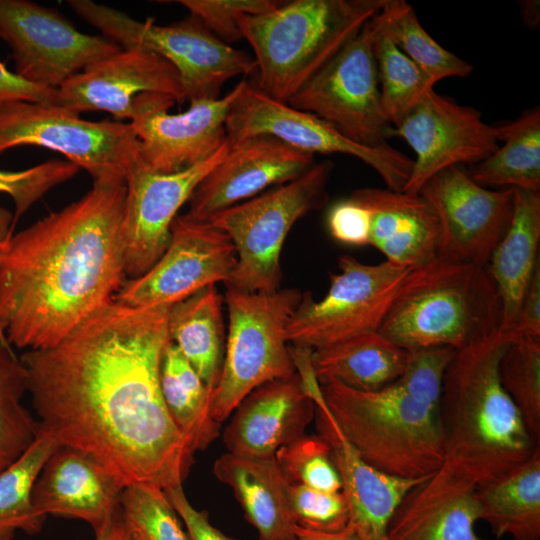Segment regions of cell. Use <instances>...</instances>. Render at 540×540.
Instances as JSON below:
<instances>
[{
  "label": "cell",
  "mask_w": 540,
  "mask_h": 540,
  "mask_svg": "<svg viewBox=\"0 0 540 540\" xmlns=\"http://www.w3.org/2000/svg\"><path fill=\"white\" fill-rule=\"evenodd\" d=\"M170 307L113 299L55 346L20 358L40 429L96 459L124 487L182 485L194 461L160 387Z\"/></svg>",
  "instance_id": "6da1fadb"
},
{
  "label": "cell",
  "mask_w": 540,
  "mask_h": 540,
  "mask_svg": "<svg viewBox=\"0 0 540 540\" xmlns=\"http://www.w3.org/2000/svg\"><path fill=\"white\" fill-rule=\"evenodd\" d=\"M125 180H94L77 201L13 234L0 260V329L20 349L55 346L111 302L125 276Z\"/></svg>",
  "instance_id": "7a4b0ae2"
},
{
  "label": "cell",
  "mask_w": 540,
  "mask_h": 540,
  "mask_svg": "<svg viewBox=\"0 0 540 540\" xmlns=\"http://www.w3.org/2000/svg\"><path fill=\"white\" fill-rule=\"evenodd\" d=\"M512 340L499 331L456 351L439 407L444 458L431 484L477 489L524 462L540 445L499 380V361Z\"/></svg>",
  "instance_id": "3957f363"
},
{
  "label": "cell",
  "mask_w": 540,
  "mask_h": 540,
  "mask_svg": "<svg viewBox=\"0 0 540 540\" xmlns=\"http://www.w3.org/2000/svg\"><path fill=\"white\" fill-rule=\"evenodd\" d=\"M501 326L502 304L487 266L435 258L408 272L378 333L407 351H458Z\"/></svg>",
  "instance_id": "277c9868"
},
{
  "label": "cell",
  "mask_w": 540,
  "mask_h": 540,
  "mask_svg": "<svg viewBox=\"0 0 540 540\" xmlns=\"http://www.w3.org/2000/svg\"><path fill=\"white\" fill-rule=\"evenodd\" d=\"M386 0H293L239 28L254 51L256 86L287 102L324 68L382 9Z\"/></svg>",
  "instance_id": "5b68a950"
},
{
  "label": "cell",
  "mask_w": 540,
  "mask_h": 540,
  "mask_svg": "<svg viewBox=\"0 0 540 540\" xmlns=\"http://www.w3.org/2000/svg\"><path fill=\"white\" fill-rule=\"evenodd\" d=\"M320 384V383H319ZM323 399L360 456L386 474L429 478L443 463L439 412L404 392L395 383L361 391L335 381L320 384Z\"/></svg>",
  "instance_id": "8992f818"
},
{
  "label": "cell",
  "mask_w": 540,
  "mask_h": 540,
  "mask_svg": "<svg viewBox=\"0 0 540 540\" xmlns=\"http://www.w3.org/2000/svg\"><path fill=\"white\" fill-rule=\"evenodd\" d=\"M333 167L330 160L315 163L298 178L228 207L206 221L225 233L236 251V264L226 288L248 293L280 289L284 241L298 219L327 202Z\"/></svg>",
  "instance_id": "52a82bcc"
},
{
  "label": "cell",
  "mask_w": 540,
  "mask_h": 540,
  "mask_svg": "<svg viewBox=\"0 0 540 540\" xmlns=\"http://www.w3.org/2000/svg\"><path fill=\"white\" fill-rule=\"evenodd\" d=\"M68 4L123 49L140 48L170 62L179 73L185 100L218 99L228 80L257 70L251 54L220 40L194 15L163 26L89 0Z\"/></svg>",
  "instance_id": "ba28073f"
},
{
  "label": "cell",
  "mask_w": 540,
  "mask_h": 540,
  "mask_svg": "<svg viewBox=\"0 0 540 540\" xmlns=\"http://www.w3.org/2000/svg\"><path fill=\"white\" fill-rule=\"evenodd\" d=\"M301 297L297 289L248 293L227 288L228 333L220 378L210 398L217 423L228 419L255 388L296 372L286 325Z\"/></svg>",
  "instance_id": "9c48e42d"
},
{
  "label": "cell",
  "mask_w": 540,
  "mask_h": 540,
  "mask_svg": "<svg viewBox=\"0 0 540 540\" xmlns=\"http://www.w3.org/2000/svg\"><path fill=\"white\" fill-rule=\"evenodd\" d=\"M340 273L330 275L326 295L315 300L311 292L301 300L286 325L292 347L321 349L378 332L404 278L412 269L388 261L364 264L350 255L338 260Z\"/></svg>",
  "instance_id": "30bf717a"
},
{
  "label": "cell",
  "mask_w": 540,
  "mask_h": 540,
  "mask_svg": "<svg viewBox=\"0 0 540 540\" xmlns=\"http://www.w3.org/2000/svg\"><path fill=\"white\" fill-rule=\"evenodd\" d=\"M23 145L63 154L93 181L125 180L139 159V140L130 123L88 121L40 103L0 104V153Z\"/></svg>",
  "instance_id": "8fae6325"
},
{
  "label": "cell",
  "mask_w": 540,
  "mask_h": 540,
  "mask_svg": "<svg viewBox=\"0 0 540 540\" xmlns=\"http://www.w3.org/2000/svg\"><path fill=\"white\" fill-rule=\"evenodd\" d=\"M229 144L242 139L269 135L312 155L345 154L374 169L392 191H403L413 160L389 144L367 147L357 144L325 120L271 98L255 84L243 80L242 88L226 119Z\"/></svg>",
  "instance_id": "7c38bea8"
},
{
  "label": "cell",
  "mask_w": 540,
  "mask_h": 540,
  "mask_svg": "<svg viewBox=\"0 0 540 540\" xmlns=\"http://www.w3.org/2000/svg\"><path fill=\"white\" fill-rule=\"evenodd\" d=\"M286 103L332 124L357 144L388 145L392 126L381 105L369 22Z\"/></svg>",
  "instance_id": "4fadbf2b"
},
{
  "label": "cell",
  "mask_w": 540,
  "mask_h": 540,
  "mask_svg": "<svg viewBox=\"0 0 540 540\" xmlns=\"http://www.w3.org/2000/svg\"><path fill=\"white\" fill-rule=\"evenodd\" d=\"M0 37L12 51L15 73L47 88H58L122 49L78 31L56 10L27 0H0Z\"/></svg>",
  "instance_id": "5bb4252c"
},
{
  "label": "cell",
  "mask_w": 540,
  "mask_h": 540,
  "mask_svg": "<svg viewBox=\"0 0 540 540\" xmlns=\"http://www.w3.org/2000/svg\"><path fill=\"white\" fill-rule=\"evenodd\" d=\"M418 194L438 219L437 258L487 266L510 226L514 189H488L452 166L428 179Z\"/></svg>",
  "instance_id": "9a60e30c"
},
{
  "label": "cell",
  "mask_w": 540,
  "mask_h": 540,
  "mask_svg": "<svg viewBox=\"0 0 540 540\" xmlns=\"http://www.w3.org/2000/svg\"><path fill=\"white\" fill-rule=\"evenodd\" d=\"M235 264L236 251L225 233L209 222L177 215L163 254L144 274L124 281L114 300L131 307L172 306L225 283Z\"/></svg>",
  "instance_id": "2e32d148"
},
{
  "label": "cell",
  "mask_w": 540,
  "mask_h": 540,
  "mask_svg": "<svg viewBox=\"0 0 540 540\" xmlns=\"http://www.w3.org/2000/svg\"><path fill=\"white\" fill-rule=\"evenodd\" d=\"M403 138L416 155L403 189L418 194L428 179L452 166L476 165L500 146L495 125L487 124L477 109L458 104L427 89L390 138Z\"/></svg>",
  "instance_id": "e0dca14e"
},
{
  "label": "cell",
  "mask_w": 540,
  "mask_h": 540,
  "mask_svg": "<svg viewBox=\"0 0 540 540\" xmlns=\"http://www.w3.org/2000/svg\"><path fill=\"white\" fill-rule=\"evenodd\" d=\"M228 141L209 159L174 173H160L140 159L125 177L126 196L121 224L125 276L148 271L168 246L177 212L188 202L201 180L223 159Z\"/></svg>",
  "instance_id": "ac0fdd59"
},
{
  "label": "cell",
  "mask_w": 540,
  "mask_h": 540,
  "mask_svg": "<svg viewBox=\"0 0 540 540\" xmlns=\"http://www.w3.org/2000/svg\"><path fill=\"white\" fill-rule=\"evenodd\" d=\"M151 94L185 101L176 68L140 48L121 49L71 76L55 89L51 106L80 115L106 111L132 121Z\"/></svg>",
  "instance_id": "d6986e66"
},
{
  "label": "cell",
  "mask_w": 540,
  "mask_h": 540,
  "mask_svg": "<svg viewBox=\"0 0 540 540\" xmlns=\"http://www.w3.org/2000/svg\"><path fill=\"white\" fill-rule=\"evenodd\" d=\"M243 85L239 82L224 97L190 101L178 114L168 109L172 97L153 94L130 121L139 140V159L149 169L174 173L202 163L226 142V119Z\"/></svg>",
  "instance_id": "ffe728a7"
},
{
  "label": "cell",
  "mask_w": 540,
  "mask_h": 540,
  "mask_svg": "<svg viewBox=\"0 0 540 540\" xmlns=\"http://www.w3.org/2000/svg\"><path fill=\"white\" fill-rule=\"evenodd\" d=\"M315 405L318 435L328 444L342 482L350 520L360 540H387L388 524L407 494L429 478L405 479L386 474L367 463L348 441L321 394L308 358L296 362Z\"/></svg>",
  "instance_id": "44dd1931"
},
{
  "label": "cell",
  "mask_w": 540,
  "mask_h": 540,
  "mask_svg": "<svg viewBox=\"0 0 540 540\" xmlns=\"http://www.w3.org/2000/svg\"><path fill=\"white\" fill-rule=\"evenodd\" d=\"M314 164V155L269 135L252 136L229 144L220 163L194 189L186 215L206 222L216 213L270 186L298 178Z\"/></svg>",
  "instance_id": "7402d4cb"
},
{
  "label": "cell",
  "mask_w": 540,
  "mask_h": 540,
  "mask_svg": "<svg viewBox=\"0 0 540 540\" xmlns=\"http://www.w3.org/2000/svg\"><path fill=\"white\" fill-rule=\"evenodd\" d=\"M231 415L222 434L228 452L269 458L305 434L314 419L315 405L296 371L255 388Z\"/></svg>",
  "instance_id": "603a6c76"
},
{
  "label": "cell",
  "mask_w": 540,
  "mask_h": 540,
  "mask_svg": "<svg viewBox=\"0 0 540 540\" xmlns=\"http://www.w3.org/2000/svg\"><path fill=\"white\" fill-rule=\"evenodd\" d=\"M124 486L90 455L64 445L48 457L33 486L38 514L79 519L96 529L119 507Z\"/></svg>",
  "instance_id": "cb8c5ba5"
},
{
  "label": "cell",
  "mask_w": 540,
  "mask_h": 540,
  "mask_svg": "<svg viewBox=\"0 0 540 540\" xmlns=\"http://www.w3.org/2000/svg\"><path fill=\"white\" fill-rule=\"evenodd\" d=\"M370 213V245L386 261L415 268L437 258L438 219L419 194L361 188L352 195Z\"/></svg>",
  "instance_id": "d4e9b609"
},
{
  "label": "cell",
  "mask_w": 540,
  "mask_h": 540,
  "mask_svg": "<svg viewBox=\"0 0 540 540\" xmlns=\"http://www.w3.org/2000/svg\"><path fill=\"white\" fill-rule=\"evenodd\" d=\"M216 478L231 487L259 540H294L287 489L289 481L275 456L256 458L227 452L213 465Z\"/></svg>",
  "instance_id": "484cf974"
},
{
  "label": "cell",
  "mask_w": 540,
  "mask_h": 540,
  "mask_svg": "<svg viewBox=\"0 0 540 540\" xmlns=\"http://www.w3.org/2000/svg\"><path fill=\"white\" fill-rule=\"evenodd\" d=\"M514 189L510 226L487 264L502 304L501 331L509 333L535 272L540 244V192Z\"/></svg>",
  "instance_id": "4316f807"
},
{
  "label": "cell",
  "mask_w": 540,
  "mask_h": 540,
  "mask_svg": "<svg viewBox=\"0 0 540 540\" xmlns=\"http://www.w3.org/2000/svg\"><path fill=\"white\" fill-rule=\"evenodd\" d=\"M475 491L427 492L416 486L394 512L387 540H484L474 530L481 519Z\"/></svg>",
  "instance_id": "83f0119b"
},
{
  "label": "cell",
  "mask_w": 540,
  "mask_h": 540,
  "mask_svg": "<svg viewBox=\"0 0 540 540\" xmlns=\"http://www.w3.org/2000/svg\"><path fill=\"white\" fill-rule=\"evenodd\" d=\"M408 351L378 332L312 350L311 367L320 384L335 381L352 389L376 391L402 374Z\"/></svg>",
  "instance_id": "f1b7e54d"
},
{
  "label": "cell",
  "mask_w": 540,
  "mask_h": 540,
  "mask_svg": "<svg viewBox=\"0 0 540 540\" xmlns=\"http://www.w3.org/2000/svg\"><path fill=\"white\" fill-rule=\"evenodd\" d=\"M481 519L501 538L540 539V445L521 464L475 491Z\"/></svg>",
  "instance_id": "f546056e"
},
{
  "label": "cell",
  "mask_w": 540,
  "mask_h": 540,
  "mask_svg": "<svg viewBox=\"0 0 540 540\" xmlns=\"http://www.w3.org/2000/svg\"><path fill=\"white\" fill-rule=\"evenodd\" d=\"M171 341L212 393L223 364L226 335L222 297L215 285L172 305L168 316Z\"/></svg>",
  "instance_id": "4dcf8cb0"
},
{
  "label": "cell",
  "mask_w": 540,
  "mask_h": 540,
  "mask_svg": "<svg viewBox=\"0 0 540 540\" xmlns=\"http://www.w3.org/2000/svg\"><path fill=\"white\" fill-rule=\"evenodd\" d=\"M504 144L474 165L470 177L483 187L517 188L540 192V109L495 125Z\"/></svg>",
  "instance_id": "1f68e13d"
},
{
  "label": "cell",
  "mask_w": 540,
  "mask_h": 540,
  "mask_svg": "<svg viewBox=\"0 0 540 540\" xmlns=\"http://www.w3.org/2000/svg\"><path fill=\"white\" fill-rule=\"evenodd\" d=\"M160 387L171 418L193 451L206 449L221 427L211 416V392L172 341L163 354Z\"/></svg>",
  "instance_id": "d6a6232c"
},
{
  "label": "cell",
  "mask_w": 540,
  "mask_h": 540,
  "mask_svg": "<svg viewBox=\"0 0 540 540\" xmlns=\"http://www.w3.org/2000/svg\"><path fill=\"white\" fill-rule=\"evenodd\" d=\"M370 24L411 59L433 86L445 78L467 77L473 71L472 65L443 48L427 33L413 7L404 0H386Z\"/></svg>",
  "instance_id": "836d02e7"
},
{
  "label": "cell",
  "mask_w": 540,
  "mask_h": 540,
  "mask_svg": "<svg viewBox=\"0 0 540 540\" xmlns=\"http://www.w3.org/2000/svg\"><path fill=\"white\" fill-rule=\"evenodd\" d=\"M58 447L39 427L27 450L0 471V540H13L18 531L35 535L42 530L46 517L35 510L32 490L44 463Z\"/></svg>",
  "instance_id": "e575fe53"
},
{
  "label": "cell",
  "mask_w": 540,
  "mask_h": 540,
  "mask_svg": "<svg viewBox=\"0 0 540 540\" xmlns=\"http://www.w3.org/2000/svg\"><path fill=\"white\" fill-rule=\"evenodd\" d=\"M28 373L12 347L0 342V471L19 458L35 440L39 424L22 403Z\"/></svg>",
  "instance_id": "d590c367"
},
{
  "label": "cell",
  "mask_w": 540,
  "mask_h": 540,
  "mask_svg": "<svg viewBox=\"0 0 540 540\" xmlns=\"http://www.w3.org/2000/svg\"><path fill=\"white\" fill-rule=\"evenodd\" d=\"M371 28L381 105L388 122L395 127L424 92L434 86L388 37Z\"/></svg>",
  "instance_id": "8d00e7d4"
},
{
  "label": "cell",
  "mask_w": 540,
  "mask_h": 540,
  "mask_svg": "<svg viewBox=\"0 0 540 540\" xmlns=\"http://www.w3.org/2000/svg\"><path fill=\"white\" fill-rule=\"evenodd\" d=\"M500 383L540 443V337L513 339L498 365Z\"/></svg>",
  "instance_id": "74e56055"
},
{
  "label": "cell",
  "mask_w": 540,
  "mask_h": 540,
  "mask_svg": "<svg viewBox=\"0 0 540 540\" xmlns=\"http://www.w3.org/2000/svg\"><path fill=\"white\" fill-rule=\"evenodd\" d=\"M120 509L134 540H190L164 491L156 486H125Z\"/></svg>",
  "instance_id": "f35d334b"
},
{
  "label": "cell",
  "mask_w": 540,
  "mask_h": 540,
  "mask_svg": "<svg viewBox=\"0 0 540 540\" xmlns=\"http://www.w3.org/2000/svg\"><path fill=\"white\" fill-rule=\"evenodd\" d=\"M275 459L289 483L335 493L342 482L330 447L319 435H302L280 447Z\"/></svg>",
  "instance_id": "ab89813d"
},
{
  "label": "cell",
  "mask_w": 540,
  "mask_h": 540,
  "mask_svg": "<svg viewBox=\"0 0 540 540\" xmlns=\"http://www.w3.org/2000/svg\"><path fill=\"white\" fill-rule=\"evenodd\" d=\"M79 169L68 160H49L16 171L0 169V193L14 203V224L48 191L73 178Z\"/></svg>",
  "instance_id": "60d3db41"
},
{
  "label": "cell",
  "mask_w": 540,
  "mask_h": 540,
  "mask_svg": "<svg viewBox=\"0 0 540 540\" xmlns=\"http://www.w3.org/2000/svg\"><path fill=\"white\" fill-rule=\"evenodd\" d=\"M455 353L445 346L410 350L403 372L394 383L419 403L439 412L445 374Z\"/></svg>",
  "instance_id": "b9f144b4"
},
{
  "label": "cell",
  "mask_w": 540,
  "mask_h": 540,
  "mask_svg": "<svg viewBox=\"0 0 540 540\" xmlns=\"http://www.w3.org/2000/svg\"><path fill=\"white\" fill-rule=\"evenodd\" d=\"M288 502L297 527L324 533L343 530L350 512L342 491L329 493L302 484L289 483Z\"/></svg>",
  "instance_id": "7bdbcfd3"
},
{
  "label": "cell",
  "mask_w": 540,
  "mask_h": 540,
  "mask_svg": "<svg viewBox=\"0 0 540 540\" xmlns=\"http://www.w3.org/2000/svg\"><path fill=\"white\" fill-rule=\"evenodd\" d=\"M191 15L226 44L242 38L239 18L242 15H258L278 7L277 0H178Z\"/></svg>",
  "instance_id": "ee69618b"
},
{
  "label": "cell",
  "mask_w": 540,
  "mask_h": 540,
  "mask_svg": "<svg viewBox=\"0 0 540 540\" xmlns=\"http://www.w3.org/2000/svg\"><path fill=\"white\" fill-rule=\"evenodd\" d=\"M327 227L339 243L349 246L370 245V213L350 196L336 202L328 211Z\"/></svg>",
  "instance_id": "f6af8a7d"
},
{
  "label": "cell",
  "mask_w": 540,
  "mask_h": 540,
  "mask_svg": "<svg viewBox=\"0 0 540 540\" xmlns=\"http://www.w3.org/2000/svg\"><path fill=\"white\" fill-rule=\"evenodd\" d=\"M186 527L190 540H237L214 527L208 513L196 509L186 497L182 485L163 490Z\"/></svg>",
  "instance_id": "bcb514c9"
},
{
  "label": "cell",
  "mask_w": 540,
  "mask_h": 540,
  "mask_svg": "<svg viewBox=\"0 0 540 540\" xmlns=\"http://www.w3.org/2000/svg\"><path fill=\"white\" fill-rule=\"evenodd\" d=\"M55 89L39 86L23 79L0 61V104L26 101L51 106Z\"/></svg>",
  "instance_id": "7dc6e473"
},
{
  "label": "cell",
  "mask_w": 540,
  "mask_h": 540,
  "mask_svg": "<svg viewBox=\"0 0 540 540\" xmlns=\"http://www.w3.org/2000/svg\"><path fill=\"white\" fill-rule=\"evenodd\" d=\"M512 339L540 337V264L537 265L523 297L516 322L509 332Z\"/></svg>",
  "instance_id": "c3c4849f"
},
{
  "label": "cell",
  "mask_w": 540,
  "mask_h": 540,
  "mask_svg": "<svg viewBox=\"0 0 540 540\" xmlns=\"http://www.w3.org/2000/svg\"><path fill=\"white\" fill-rule=\"evenodd\" d=\"M96 540H134L120 507L100 526L94 529Z\"/></svg>",
  "instance_id": "681fc988"
},
{
  "label": "cell",
  "mask_w": 540,
  "mask_h": 540,
  "mask_svg": "<svg viewBox=\"0 0 540 540\" xmlns=\"http://www.w3.org/2000/svg\"><path fill=\"white\" fill-rule=\"evenodd\" d=\"M295 535L294 540H360L350 523L343 530L334 533L316 532L296 526Z\"/></svg>",
  "instance_id": "f907efd6"
},
{
  "label": "cell",
  "mask_w": 540,
  "mask_h": 540,
  "mask_svg": "<svg viewBox=\"0 0 540 540\" xmlns=\"http://www.w3.org/2000/svg\"><path fill=\"white\" fill-rule=\"evenodd\" d=\"M14 214L11 213L8 209L0 207V260L6 253L11 237L13 236L14 229ZM0 342L6 346L11 347L6 339L4 334L0 329Z\"/></svg>",
  "instance_id": "816d5d0a"
},
{
  "label": "cell",
  "mask_w": 540,
  "mask_h": 540,
  "mask_svg": "<svg viewBox=\"0 0 540 540\" xmlns=\"http://www.w3.org/2000/svg\"><path fill=\"white\" fill-rule=\"evenodd\" d=\"M536 6H538V2L536 4L535 1L533 2H527L524 5L523 12H524V20L527 22L528 25H536V21H539V12L536 10Z\"/></svg>",
  "instance_id": "f5cc1de1"
}]
</instances>
